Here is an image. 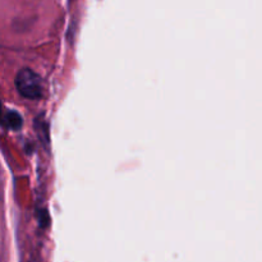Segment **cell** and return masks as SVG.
<instances>
[{
    "label": "cell",
    "instance_id": "obj_1",
    "mask_svg": "<svg viewBox=\"0 0 262 262\" xmlns=\"http://www.w3.org/2000/svg\"><path fill=\"white\" fill-rule=\"evenodd\" d=\"M15 87L25 99L37 100L42 97V79L30 68H23L15 76Z\"/></svg>",
    "mask_w": 262,
    "mask_h": 262
},
{
    "label": "cell",
    "instance_id": "obj_2",
    "mask_svg": "<svg viewBox=\"0 0 262 262\" xmlns=\"http://www.w3.org/2000/svg\"><path fill=\"white\" fill-rule=\"evenodd\" d=\"M4 122L5 124H7V127L13 130L20 129L23 125L22 117H20L19 113L15 112V110H8L7 114H5Z\"/></svg>",
    "mask_w": 262,
    "mask_h": 262
}]
</instances>
